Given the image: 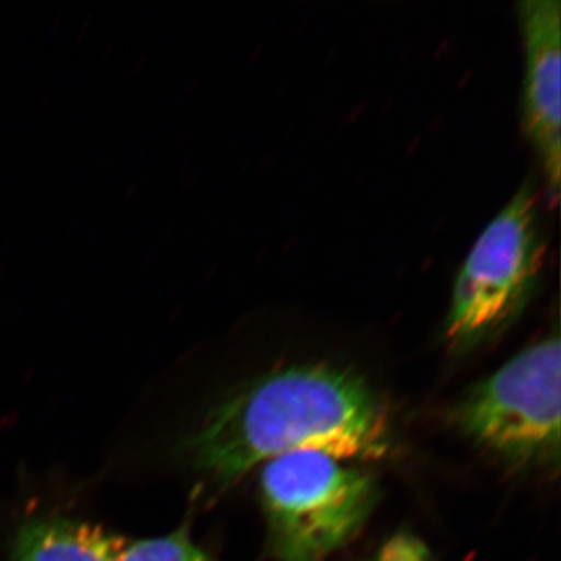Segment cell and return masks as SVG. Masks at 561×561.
<instances>
[{
  "instance_id": "cell-4",
  "label": "cell",
  "mask_w": 561,
  "mask_h": 561,
  "mask_svg": "<svg viewBox=\"0 0 561 561\" xmlns=\"http://www.w3.org/2000/svg\"><path fill=\"white\" fill-rule=\"evenodd\" d=\"M560 376L556 332L468 391L454 409V423L511 467L559 468Z\"/></svg>"
},
{
  "instance_id": "cell-2",
  "label": "cell",
  "mask_w": 561,
  "mask_h": 561,
  "mask_svg": "<svg viewBox=\"0 0 561 561\" xmlns=\"http://www.w3.org/2000/svg\"><path fill=\"white\" fill-rule=\"evenodd\" d=\"M537 187L524 181L486 225L454 280L443 341L465 354L493 341L522 317L545 265Z\"/></svg>"
},
{
  "instance_id": "cell-8",
  "label": "cell",
  "mask_w": 561,
  "mask_h": 561,
  "mask_svg": "<svg viewBox=\"0 0 561 561\" xmlns=\"http://www.w3.org/2000/svg\"><path fill=\"white\" fill-rule=\"evenodd\" d=\"M368 561H434V557L415 535L397 534Z\"/></svg>"
},
{
  "instance_id": "cell-6",
  "label": "cell",
  "mask_w": 561,
  "mask_h": 561,
  "mask_svg": "<svg viewBox=\"0 0 561 561\" xmlns=\"http://www.w3.org/2000/svg\"><path fill=\"white\" fill-rule=\"evenodd\" d=\"M125 545L95 524L35 516L14 531L9 561H117Z\"/></svg>"
},
{
  "instance_id": "cell-3",
  "label": "cell",
  "mask_w": 561,
  "mask_h": 561,
  "mask_svg": "<svg viewBox=\"0 0 561 561\" xmlns=\"http://www.w3.org/2000/svg\"><path fill=\"white\" fill-rule=\"evenodd\" d=\"M260 490L278 561H327L360 530L378 497L370 474L320 451L265 461Z\"/></svg>"
},
{
  "instance_id": "cell-1",
  "label": "cell",
  "mask_w": 561,
  "mask_h": 561,
  "mask_svg": "<svg viewBox=\"0 0 561 561\" xmlns=\"http://www.w3.org/2000/svg\"><path fill=\"white\" fill-rule=\"evenodd\" d=\"M389 448L387 413L360 376L301 365L264 376L219 402L181 440L179 454L192 470L228 485L283 454L376 460Z\"/></svg>"
},
{
  "instance_id": "cell-5",
  "label": "cell",
  "mask_w": 561,
  "mask_h": 561,
  "mask_svg": "<svg viewBox=\"0 0 561 561\" xmlns=\"http://www.w3.org/2000/svg\"><path fill=\"white\" fill-rule=\"evenodd\" d=\"M524 43L522 119L546 187L559 198L561 175V2L516 3Z\"/></svg>"
},
{
  "instance_id": "cell-7",
  "label": "cell",
  "mask_w": 561,
  "mask_h": 561,
  "mask_svg": "<svg viewBox=\"0 0 561 561\" xmlns=\"http://www.w3.org/2000/svg\"><path fill=\"white\" fill-rule=\"evenodd\" d=\"M117 561H216L192 541L186 526L162 537L125 545Z\"/></svg>"
}]
</instances>
